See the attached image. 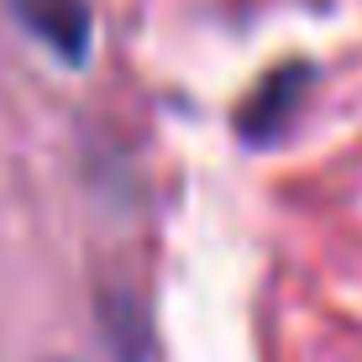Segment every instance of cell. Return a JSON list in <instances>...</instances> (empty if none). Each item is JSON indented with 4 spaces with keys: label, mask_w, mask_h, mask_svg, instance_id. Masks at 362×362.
I'll return each instance as SVG.
<instances>
[{
    "label": "cell",
    "mask_w": 362,
    "mask_h": 362,
    "mask_svg": "<svg viewBox=\"0 0 362 362\" xmlns=\"http://www.w3.org/2000/svg\"><path fill=\"white\" fill-rule=\"evenodd\" d=\"M21 16V27L32 37H42L64 64H84L95 42V21L84 0H11Z\"/></svg>",
    "instance_id": "2"
},
{
    "label": "cell",
    "mask_w": 362,
    "mask_h": 362,
    "mask_svg": "<svg viewBox=\"0 0 362 362\" xmlns=\"http://www.w3.org/2000/svg\"><path fill=\"white\" fill-rule=\"evenodd\" d=\"M305 84H310V64H284V69H273L268 79L247 95V105L236 110V136H242L247 147L279 142V136L289 132V116L299 110V100H305Z\"/></svg>",
    "instance_id": "1"
},
{
    "label": "cell",
    "mask_w": 362,
    "mask_h": 362,
    "mask_svg": "<svg viewBox=\"0 0 362 362\" xmlns=\"http://www.w3.org/2000/svg\"><path fill=\"white\" fill-rule=\"evenodd\" d=\"M100 315H105L110 352H116L121 362H147V352H153V331H147V315H142V305H136V299L105 294Z\"/></svg>",
    "instance_id": "3"
}]
</instances>
